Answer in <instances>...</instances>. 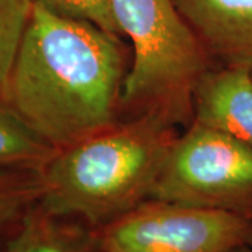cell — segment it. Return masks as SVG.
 Returning <instances> with one entry per match:
<instances>
[{
    "label": "cell",
    "mask_w": 252,
    "mask_h": 252,
    "mask_svg": "<svg viewBox=\"0 0 252 252\" xmlns=\"http://www.w3.org/2000/svg\"><path fill=\"white\" fill-rule=\"evenodd\" d=\"M45 193L42 168L0 167V252Z\"/></svg>",
    "instance_id": "obj_9"
},
{
    "label": "cell",
    "mask_w": 252,
    "mask_h": 252,
    "mask_svg": "<svg viewBox=\"0 0 252 252\" xmlns=\"http://www.w3.org/2000/svg\"><path fill=\"white\" fill-rule=\"evenodd\" d=\"M150 199L252 219V147L190 122L174 140Z\"/></svg>",
    "instance_id": "obj_4"
},
{
    "label": "cell",
    "mask_w": 252,
    "mask_h": 252,
    "mask_svg": "<svg viewBox=\"0 0 252 252\" xmlns=\"http://www.w3.org/2000/svg\"><path fill=\"white\" fill-rule=\"evenodd\" d=\"M119 34L133 59L126 73L121 109L157 114L174 125L192 122L193 94L210 69L209 58L174 0H109Z\"/></svg>",
    "instance_id": "obj_3"
},
{
    "label": "cell",
    "mask_w": 252,
    "mask_h": 252,
    "mask_svg": "<svg viewBox=\"0 0 252 252\" xmlns=\"http://www.w3.org/2000/svg\"><path fill=\"white\" fill-rule=\"evenodd\" d=\"M175 126L142 114L56 150L42 168L41 206L94 228L125 215L152 198Z\"/></svg>",
    "instance_id": "obj_2"
},
{
    "label": "cell",
    "mask_w": 252,
    "mask_h": 252,
    "mask_svg": "<svg viewBox=\"0 0 252 252\" xmlns=\"http://www.w3.org/2000/svg\"><path fill=\"white\" fill-rule=\"evenodd\" d=\"M34 3L66 17L89 21L109 34L121 36L109 0H34Z\"/></svg>",
    "instance_id": "obj_12"
},
{
    "label": "cell",
    "mask_w": 252,
    "mask_h": 252,
    "mask_svg": "<svg viewBox=\"0 0 252 252\" xmlns=\"http://www.w3.org/2000/svg\"><path fill=\"white\" fill-rule=\"evenodd\" d=\"M56 149L0 101V167L44 168Z\"/></svg>",
    "instance_id": "obj_10"
},
{
    "label": "cell",
    "mask_w": 252,
    "mask_h": 252,
    "mask_svg": "<svg viewBox=\"0 0 252 252\" xmlns=\"http://www.w3.org/2000/svg\"><path fill=\"white\" fill-rule=\"evenodd\" d=\"M95 234L104 252H231L252 247V219L147 199Z\"/></svg>",
    "instance_id": "obj_5"
},
{
    "label": "cell",
    "mask_w": 252,
    "mask_h": 252,
    "mask_svg": "<svg viewBox=\"0 0 252 252\" xmlns=\"http://www.w3.org/2000/svg\"><path fill=\"white\" fill-rule=\"evenodd\" d=\"M126 73L119 36L34 3L4 102L59 150L117 124Z\"/></svg>",
    "instance_id": "obj_1"
},
{
    "label": "cell",
    "mask_w": 252,
    "mask_h": 252,
    "mask_svg": "<svg viewBox=\"0 0 252 252\" xmlns=\"http://www.w3.org/2000/svg\"><path fill=\"white\" fill-rule=\"evenodd\" d=\"M6 252H104L95 228L74 217L59 216L38 203L24 219Z\"/></svg>",
    "instance_id": "obj_8"
},
{
    "label": "cell",
    "mask_w": 252,
    "mask_h": 252,
    "mask_svg": "<svg viewBox=\"0 0 252 252\" xmlns=\"http://www.w3.org/2000/svg\"><path fill=\"white\" fill-rule=\"evenodd\" d=\"M32 9L34 0H0V101L3 102Z\"/></svg>",
    "instance_id": "obj_11"
},
{
    "label": "cell",
    "mask_w": 252,
    "mask_h": 252,
    "mask_svg": "<svg viewBox=\"0 0 252 252\" xmlns=\"http://www.w3.org/2000/svg\"><path fill=\"white\" fill-rule=\"evenodd\" d=\"M209 58L252 70V0H174Z\"/></svg>",
    "instance_id": "obj_6"
},
{
    "label": "cell",
    "mask_w": 252,
    "mask_h": 252,
    "mask_svg": "<svg viewBox=\"0 0 252 252\" xmlns=\"http://www.w3.org/2000/svg\"><path fill=\"white\" fill-rule=\"evenodd\" d=\"M231 252H252L251 245H244V247H240V248H235L234 251Z\"/></svg>",
    "instance_id": "obj_13"
},
{
    "label": "cell",
    "mask_w": 252,
    "mask_h": 252,
    "mask_svg": "<svg viewBox=\"0 0 252 252\" xmlns=\"http://www.w3.org/2000/svg\"><path fill=\"white\" fill-rule=\"evenodd\" d=\"M192 122L233 136L252 147V70L210 67L193 94Z\"/></svg>",
    "instance_id": "obj_7"
}]
</instances>
